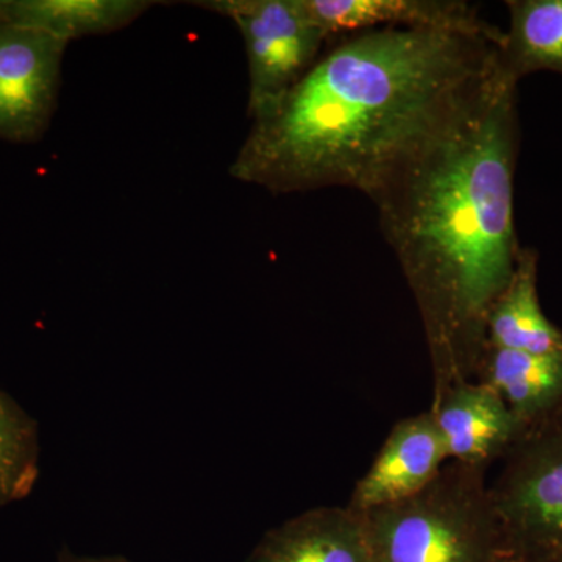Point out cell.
Listing matches in <instances>:
<instances>
[{
	"instance_id": "6da1fadb",
	"label": "cell",
	"mask_w": 562,
	"mask_h": 562,
	"mask_svg": "<svg viewBox=\"0 0 562 562\" xmlns=\"http://www.w3.org/2000/svg\"><path fill=\"white\" fill-rule=\"evenodd\" d=\"M517 85L498 55L471 98L371 199L419 310L432 398L475 376L487 314L522 250L514 220Z\"/></svg>"
},
{
	"instance_id": "7a4b0ae2",
	"label": "cell",
	"mask_w": 562,
	"mask_h": 562,
	"mask_svg": "<svg viewBox=\"0 0 562 562\" xmlns=\"http://www.w3.org/2000/svg\"><path fill=\"white\" fill-rule=\"evenodd\" d=\"M497 61L494 43L461 33L342 36L254 121L231 173L273 194L342 187L372 199Z\"/></svg>"
},
{
	"instance_id": "3957f363",
	"label": "cell",
	"mask_w": 562,
	"mask_h": 562,
	"mask_svg": "<svg viewBox=\"0 0 562 562\" xmlns=\"http://www.w3.org/2000/svg\"><path fill=\"white\" fill-rule=\"evenodd\" d=\"M486 473L449 461L413 497L361 513L373 561H497L503 536Z\"/></svg>"
},
{
	"instance_id": "277c9868",
	"label": "cell",
	"mask_w": 562,
	"mask_h": 562,
	"mask_svg": "<svg viewBox=\"0 0 562 562\" xmlns=\"http://www.w3.org/2000/svg\"><path fill=\"white\" fill-rule=\"evenodd\" d=\"M490 491L506 549L562 562V412L514 446Z\"/></svg>"
},
{
	"instance_id": "5b68a950",
	"label": "cell",
	"mask_w": 562,
	"mask_h": 562,
	"mask_svg": "<svg viewBox=\"0 0 562 562\" xmlns=\"http://www.w3.org/2000/svg\"><path fill=\"white\" fill-rule=\"evenodd\" d=\"M235 22L246 44L251 121L260 120L303 79L328 43L301 0L201 2Z\"/></svg>"
},
{
	"instance_id": "8992f818",
	"label": "cell",
	"mask_w": 562,
	"mask_h": 562,
	"mask_svg": "<svg viewBox=\"0 0 562 562\" xmlns=\"http://www.w3.org/2000/svg\"><path fill=\"white\" fill-rule=\"evenodd\" d=\"M68 41L5 24L0 27V136L32 140L46 131Z\"/></svg>"
},
{
	"instance_id": "52a82bcc",
	"label": "cell",
	"mask_w": 562,
	"mask_h": 562,
	"mask_svg": "<svg viewBox=\"0 0 562 562\" xmlns=\"http://www.w3.org/2000/svg\"><path fill=\"white\" fill-rule=\"evenodd\" d=\"M325 38L335 41L376 29H414L479 36L501 47L503 31L479 7L461 0H301Z\"/></svg>"
},
{
	"instance_id": "ba28073f",
	"label": "cell",
	"mask_w": 562,
	"mask_h": 562,
	"mask_svg": "<svg viewBox=\"0 0 562 562\" xmlns=\"http://www.w3.org/2000/svg\"><path fill=\"white\" fill-rule=\"evenodd\" d=\"M449 462L431 409L398 420L351 492L349 508L368 513L413 497Z\"/></svg>"
},
{
	"instance_id": "9c48e42d",
	"label": "cell",
	"mask_w": 562,
	"mask_h": 562,
	"mask_svg": "<svg viewBox=\"0 0 562 562\" xmlns=\"http://www.w3.org/2000/svg\"><path fill=\"white\" fill-rule=\"evenodd\" d=\"M431 413L449 461L482 465L503 460L527 428L501 395L482 382H462L432 398Z\"/></svg>"
},
{
	"instance_id": "30bf717a",
	"label": "cell",
	"mask_w": 562,
	"mask_h": 562,
	"mask_svg": "<svg viewBox=\"0 0 562 562\" xmlns=\"http://www.w3.org/2000/svg\"><path fill=\"white\" fill-rule=\"evenodd\" d=\"M246 562H375L360 513L322 506L262 536Z\"/></svg>"
},
{
	"instance_id": "8fae6325",
	"label": "cell",
	"mask_w": 562,
	"mask_h": 562,
	"mask_svg": "<svg viewBox=\"0 0 562 562\" xmlns=\"http://www.w3.org/2000/svg\"><path fill=\"white\" fill-rule=\"evenodd\" d=\"M475 375L527 430L562 412V350L530 353L486 344Z\"/></svg>"
},
{
	"instance_id": "7c38bea8",
	"label": "cell",
	"mask_w": 562,
	"mask_h": 562,
	"mask_svg": "<svg viewBox=\"0 0 562 562\" xmlns=\"http://www.w3.org/2000/svg\"><path fill=\"white\" fill-rule=\"evenodd\" d=\"M538 266V251L522 247L512 279L487 314L490 346L530 353L562 350V330L546 316L539 301Z\"/></svg>"
},
{
	"instance_id": "4fadbf2b",
	"label": "cell",
	"mask_w": 562,
	"mask_h": 562,
	"mask_svg": "<svg viewBox=\"0 0 562 562\" xmlns=\"http://www.w3.org/2000/svg\"><path fill=\"white\" fill-rule=\"evenodd\" d=\"M151 5L146 0H11L7 24L69 43L127 27Z\"/></svg>"
},
{
	"instance_id": "5bb4252c",
	"label": "cell",
	"mask_w": 562,
	"mask_h": 562,
	"mask_svg": "<svg viewBox=\"0 0 562 562\" xmlns=\"http://www.w3.org/2000/svg\"><path fill=\"white\" fill-rule=\"evenodd\" d=\"M509 27L498 55L506 72L520 81L535 72L562 76V0H509Z\"/></svg>"
},
{
	"instance_id": "9a60e30c",
	"label": "cell",
	"mask_w": 562,
	"mask_h": 562,
	"mask_svg": "<svg viewBox=\"0 0 562 562\" xmlns=\"http://www.w3.org/2000/svg\"><path fill=\"white\" fill-rule=\"evenodd\" d=\"M36 425L10 395L0 392V506L31 494L38 480Z\"/></svg>"
},
{
	"instance_id": "2e32d148",
	"label": "cell",
	"mask_w": 562,
	"mask_h": 562,
	"mask_svg": "<svg viewBox=\"0 0 562 562\" xmlns=\"http://www.w3.org/2000/svg\"><path fill=\"white\" fill-rule=\"evenodd\" d=\"M58 562H132L124 557H77L69 552H65Z\"/></svg>"
},
{
	"instance_id": "e0dca14e",
	"label": "cell",
	"mask_w": 562,
	"mask_h": 562,
	"mask_svg": "<svg viewBox=\"0 0 562 562\" xmlns=\"http://www.w3.org/2000/svg\"><path fill=\"white\" fill-rule=\"evenodd\" d=\"M495 562H535L531 560H528V558L520 557V554L512 552V550L506 549L505 546H503V550L501 554H498L497 561Z\"/></svg>"
},
{
	"instance_id": "ac0fdd59",
	"label": "cell",
	"mask_w": 562,
	"mask_h": 562,
	"mask_svg": "<svg viewBox=\"0 0 562 562\" xmlns=\"http://www.w3.org/2000/svg\"><path fill=\"white\" fill-rule=\"evenodd\" d=\"M7 18H9V2L0 0V27L7 24Z\"/></svg>"
}]
</instances>
